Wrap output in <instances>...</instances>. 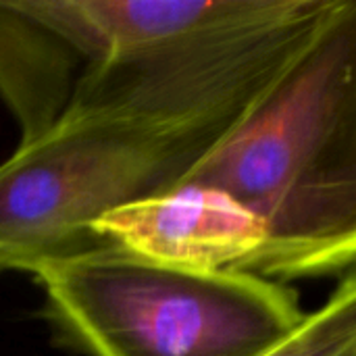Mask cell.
I'll use <instances>...</instances> for the list:
<instances>
[{
    "label": "cell",
    "instance_id": "cell-5",
    "mask_svg": "<svg viewBox=\"0 0 356 356\" xmlns=\"http://www.w3.org/2000/svg\"><path fill=\"white\" fill-rule=\"evenodd\" d=\"M104 246L190 271H227L261 277L267 227L227 192L184 181L129 202L92 225Z\"/></svg>",
    "mask_w": 356,
    "mask_h": 356
},
{
    "label": "cell",
    "instance_id": "cell-7",
    "mask_svg": "<svg viewBox=\"0 0 356 356\" xmlns=\"http://www.w3.org/2000/svg\"><path fill=\"white\" fill-rule=\"evenodd\" d=\"M263 356H356V275L340 277L325 305L280 346Z\"/></svg>",
    "mask_w": 356,
    "mask_h": 356
},
{
    "label": "cell",
    "instance_id": "cell-6",
    "mask_svg": "<svg viewBox=\"0 0 356 356\" xmlns=\"http://www.w3.org/2000/svg\"><path fill=\"white\" fill-rule=\"evenodd\" d=\"M86 69L77 50L35 17L25 0L0 2V100L27 144L67 111Z\"/></svg>",
    "mask_w": 356,
    "mask_h": 356
},
{
    "label": "cell",
    "instance_id": "cell-2",
    "mask_svg": "<svg viewBox=\"0 0 356 356\" xmlns=\"http://www.w3.org/2000/svg\"><path fill=\"white\" fill-rule=\"evenodd\" d=\"M56 340L86 356H263L307 319L298 292L100 246L31 273Z\"/></svg>",
    "mask_w": 356,
    "mask_h": 356
},
{
    "label": "cell",
    "instance_id": "cell-4",
    "mask_svg": "<svg viewBox=\"0 0 356 356\" xmlns=\"http://www.w3.org/2000/svg\"><path fill=\"white\" fill-rule=\"evenodd\" d=\"M219 140L102 115H65L0 163V273L104 246L92 225L184 181Z\"/></svg>",
    "mask_w": 356,
    "mask_h": 356
},
{
    "label": "cell",
    "instance_id": "cell-3",
    "mask_svg": "<svg viewBox=\"0 0 356 356\" xmlns=\"http://www.w3.org/2000/svg\"><path fill=\"white\" fill-rule=\"evenodd\" d=\"M338 4L229 0L200 27L88 65L67 111L221 140L296 63Z\"/></svg>",
    "mask_w": 356,
    "mask_h": 356
},
{
    "label": "cell",
    "instance_id": "cell-1",
    "mask_svg": "<svg viewBox=\"0 0 356 356\" xmlns=\"http://www.w3.org/2000/svg\"><path fill=\"white\" fill-rule=\"evenodd\" d=\"M184 181L219 188L261 217L263 280L355 271L356 0H340L296 63Z\"/></svg>",
    "mask_w": 356,
    "mask_h": 356
}]
</instances>
